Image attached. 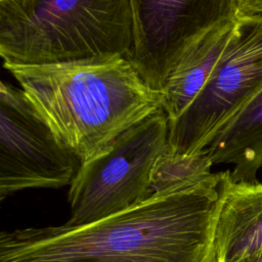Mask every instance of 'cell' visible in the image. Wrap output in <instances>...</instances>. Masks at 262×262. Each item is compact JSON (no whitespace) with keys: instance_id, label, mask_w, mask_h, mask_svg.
I'll return each mask as SVG.
<instances>
[{"instance_id":"obj_7","label":"cell","mask_w":262,"mask_h":262,"mask_svg":"<svg viewBox=\"0 0 262 262\" xmlns=\"http://www.w3.org/2000/svg\"><path fill=\"white\" fill-rule=\"evenodd\" d=\"M133 46L128 59L161 91L179 60L211 30L237 16L236 0H130Z\"/></svg>"},{"instance_id":"obj_4","label":"cell","mask_w":262,"mask_h":262,"mask_svg":"<svg viewBox=\"0 0 262 262\" xmlns=\"http://www.w3.org/2000/svg\"><path fill=\"white\" fill-rule=\"evenodd\" d=\"M169 121L160 108L83 163L69 190L66 226H81L133 207L151 193V172L167 149Z\"/></svg>"},{"instance_id":"obj_5","label":"cell","mask_w":262,"mask_h":262,"mask_svg":"<svg viewBox=\"0 0 262 262\" xmlns=\"http://www.w3.org/2000/svg\"><path fill=\"white\" fill-rule=\"evenodd\" d=\"M262 89V15L236 16L230 39L202 91L169 123L167 150L196 154Z\"/></svg>"},{"instance_id":"obj_1","label":"cell","mask_w":262,"mask_h":262,"mask_svg":"<svg viewBox=\"0 0 262 262\" xmlns=\"http://www.w3.org/2000/svg\"><path fill=\"white\" fill-rule=\"evenodd\" d=\"M223 172L81 226L0 233V262H215Z\"/></svg>"},{"instance_id":"obj_10","label":"cell","mask_w":262,"mask_h":262,"mask_svg":"<svg viewBox=\"0 0 262 262\" xmlns=\"http://www.w3.org/2000/svg\"><path fill=\"white\" fill-rule=\"evenodd\" d=\"M213 165L231 164L233 181L254 182L262 169V89L205 148Z\"/></svg>"},{"instance_id":"obj_3","label":"cell","mask_w":262,"mask_h":262,"mask_svg":"<svg viewBox=\"0 0 262 262\" xmlns=\"http://www.w3.org/2000/svg\"><path fill=\"white\" fill-rule=\"evenodd\" d=\"M133 46L130 0H2L3 67L125 56Z\"/></svg>"},{"instance_id":"obj_8","label":"cell","mask_w":262,"mask_h":262,"mask_svg":"<svg viewBox=\"0 0 262 262\" xmlns=\"http://www.w3.org/2000/svg\"><path fill=\"white\" fill-rule=\"evenodd\" d=\"M215 233V262H234L262 250V183L233 181L224 171Z\"/></svg>"},{"instance_id":"obj_14","label":"cell","mask_w":262,"mask_h":262,"mask_svg":"<svg viewBox=\"0 0 262 262\" xmlns=\"http://www.w3.org/2000/svg\"><path fill=\"white\" fill-rule=\"evenodd\" d=\"M0 1H2V0H0Z\"/></svg>"},{"instance_id":"obj_2","label":"cell","mask_w":262,"mask_h":262,"mask_svg":"<svg viewBox=\"0 0 262 262\" xmlns=\"http://www.w3.org/2000/svg\"><path fill=\"white\" fill-rule=\"evenodd\" d=\"M4 68L82 164L162 108V92L151 88L125 56Z\"/></svg>"},{"instance_id":"obj_11","label":"cell","mask_w":262,"mask_h":262,"mask_svg":"<svg viewBox=\"0 0 262 262\" xmlns=\"http://www.w3.org/2000/svg\"><path fill=\"white\" fill-rule=\"evenodd\" d=\"M213 162L204 149L196 154L165 150L156 161L151 172V190L163 192L175 186L196 183L212 178Z\"/></svg>"},{"instance_id":"obj_9","label":"cell","mask_w":262,"mask_h":262,"mask_svg":"<svg viewBox=\"0 0 262 262\" xmlns=\"http://www.w3.org/2000/svg\"><path fill=\"white\" fill-rule=\"evenodd\" d=\"M235 19L208 32L168 76L161 92L169 123L176 121L202 91L230 39Z\"/></svg>"},{"instance_id":"obj_13","label":"cell","mask_w":262,"mask_h":262,"mask_svg":"<svg viewBox=\"0 0 262 262\" xmlns=\"http://www.w3.org/2000/svg\"><path fill=\"white\" fill-rule=\"evenodd\" d=\"M234 262H262V250L257 251L246 257H243Z\"/></svg>"},{"instance_id":"obj_6","label":"cell","mask_w":262,"mask_h":262,"mask_svg":"<svg viewBox=\"0 0 262 262\" xmlns=\"http://www.w3.org/2000/svg\"><path fill=\"white\" fill-rule=\"evenodd\" d=\"M80 158L54 133L21 88L0 84V199L71 185Z\"/></svg>"},{"instance_id":"obj_12","label":"cell","mask_w":262,"mask_h":262,"mask_svg":"<svg viewBox=\"0 0 262 262\" xmlns=\"http://www.w3.org/2000/svg\"><path fill=\"white\" fill-rule=\"evenodd\" d=\"M237 16L262 15V0H236Z\"/></svg>"}]
</instances>
